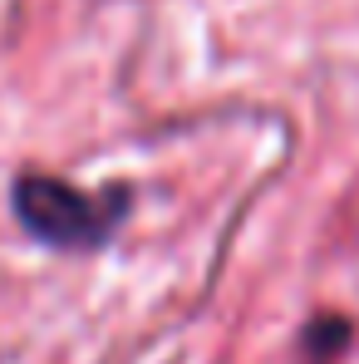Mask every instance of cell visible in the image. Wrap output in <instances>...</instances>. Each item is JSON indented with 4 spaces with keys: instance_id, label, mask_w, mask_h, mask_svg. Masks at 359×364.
Here are the masks:
<instances>
[{
    "instance_id": "1",
    "label": "cell",
    "mask_w": 359,
    "mask_h": 364,
    "mask_svg": "<svg viewBox=\"0 0 359 364\" xmlns=\"http://www.w3.org/2000/svg\"><path fill=\"white\" fill-rule=\"evenodd\" d=\"M128 207H133L128 187L84 192L74 182L55 178V173H20L10 182L15 222L40 246H55V251H99V246H109L114 232L128 222Z\"/></svg>"
}]
</instances>
